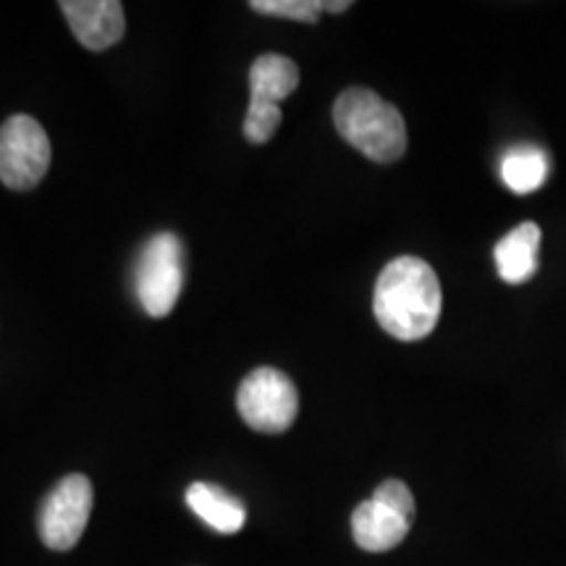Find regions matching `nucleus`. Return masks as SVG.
<instances>
[{
	"mask_svg": "<svg viewBox=\"0 0 566 566\" xmlns=\"http://www.w3.org/2000/svg\"><path fill=\"white\" fill-rule=\"evenodd\" d=\"M441 283L420 258H396L378 275L373 313L380 328L399 342H420L441 317Z\"/></svg>",
	"mask_w": 566,
	"mask_h": 566,
	"instance_id": "nucleus-1",
	"label": "nucleus"
},
{
	"mask_svg": "<svg viewBox=\"0 0 566 566\" xmlns=\"http://www.w3.org/2000/svg\"><path fill=\"white\" fill-rule=\"evenodd\" d=\"M334 124L344 142L375 163H396L407 153L405 118L373 90H344L334 105Z\"/></svg>",
	"mask_w": 566,
	"mask_h": 566,
	"instance_id": "nucleus-2",
	"label": "nucleus"
},
{
	"mask_svg": "<svg viewBox=\"0 0 566 566\" xmlns=\"http://www.w3.org/2000/svg\"><path fill=\"white\" fill-rule=\"evenodd\" d=\"M184 289V244L176 233L163 231L139 252L134 268V292L150 317H166Z\"/></svg>",
	"mask_w": 566,
	"mask_h": 566,
	"instance_id": "nucleus-3",
	"label": "nucleus"
},
{
	"mask_svg": "<svg viewBox=\"0 0 566 566\" xmlns=\"http://www.w3.org/2000/svg\"><path fill=\"white\" fill-rule=\"evenodd\" d=\"M237 409L258 433H286L300 412V394L286 373L258 367L239 386Z\"/></svg>",
	"mask_w": 566,
	"mask_h": 566,
	"instance_id": "nucleus-4",
	"label": "nucleus"
},
{
	"mask_svg": "<svg viewBox=\"0 0 566 566\" xmlns=\"http://www.w3.org/2000/svg\"><path fill=\"white\" fill-rule=\"evenodd\" d=\"M51 139L32 116L17 113L0 126V181L17 192L34 189L51 168Z\"/></svg>",
	"mask_w": 566,
	"mask_h": 566,
	"instance_id": "nucleus-5",
	"label": "nucleus"
},
{
	"mask_svg": "<svg viewBox=\"0 0 566 566\" xmlns=\"http://www.w3.org/2000/svg\"><path fill=\"white\" fill-rule=\"evenodd\" d=\"M92 501H95V493H92L90 478H63L40 506L38 530L42 543L53 551L74 548L82 541L84 527L90 522Z\"/></svg>",
	"mask_w": 566,
	"mask_h": 566,
	"instance_id": "nucleus-6",
	"label": "nucleus"
},
{
	"mask_svg": "<svg viewBox=\"0 0 566 566\" xmlns=\"http://www.w3.org/2000/svg\"><path fill=\"white\" fill-rule=\"evenodd\" d=\"M71 34L92 53H103L122 42L126 32L124 6L116 0H61Z\"/></svg>",
	"mask_w": 566,
	"mask_h": 566,
	"instance_id": "nucleus-7",
	"label": "nucleus"
},
{
	"mask_svg": "<svg viewBox=\"0 0 566 566\" xmlns=\"http://www.w3.org/2000/svg\"><path fill=\"white\" fill-rule=\"evenodd\" d=\"M412 520L407 514H401L399 509L388 506L380 499H367L354 509L352 514V535L357 541V546L370 554H386L399 546L401 541L409 535Z\"/></svg>",
	"mask_w": 566,
	"mask_h": 566,
	"instance_id": "nucleus-8",
	"label": "nucleus"
},
{
	"mask_svg": "<svg viewBox=\"0 0 566 566\" xmlns=\"http://www.w3.org/2000/svg\"><path fill=\"white\" fill-rule=\"evenodd\" d=\"M537 247H541V229L535 223H522L509 231L499 244H495V271L506 283H525L537 271Z\"/></svg>",
	"mask_w": 566,
	"mask_h": 566,
	"instance_id": "nucleus-9",
	"label": "nucleus"
},
{
	"mask_svg": "<svg viewBox=\"0 0 566 566\" xmlns=\"http://www.w3.org/2000/svg\"><path fill=\"white\" fill-rule=\"evenodd\" d=\"M187 504L205 525L216 533L233 535L244 527L247 509L237 495L212 483H192L187 488Z\"/></svg>",
	"mask_w": 566,
	"mask_h": 566,
	"instance_id": "nucleus-10",
	"label": "nucleus"
},
{
	"mask_svg": "<svg viewBox=\"0 0 566 566\" xmlns=\"http://www.w3.org/2000/svg\"><path fill=\"white\" fill-rule=\"evenodd\" d=\"M300 84V66L279 53H265L250 69V105H279Z\"/></svg>",
	"mask_w": 566,
	"mask_h": 566,
	"instance_id": "nucleus-11",
	"label": "nucleus"
},
{
	"mask_svg": "<svg viewBox=\"0 0 566 566\" xmlns=\"http://www.w3.org/2000/svg\"><path fill=\"white\" fill-rule=\"evenodd\" d=\"M499 171L514 195H533L548 179V155L535 145H516L504 153Z\"/></svg>",
	"mask_w": 566,
	"mask_h": 566,
	"instance_id": "nucleus-12",
	"label": "nucleus"
},
{
	"mask_svg": "<svg viewBox=\"0 0 566 566\" xmlns=\"http://www.w3.org/2000/svg\"><path fill=\"white\" fill-rule=\"evenodd\" d=\"M252 11L263 13V17H279L304 21V24H315L325 11L323 0H252Z\"/></svg>",
	"mask_w": 566,
	"mask_h": 566,
	"instance_id": "nucleus-13",
	"label": "nucleus"
},
{
	"mask_svg": "<svg viewBox=\"0 0 566 566\" xmlns=\"http://www.w3.org/2000/svg\"><path fill=\"white\" fill-rule=\"evenodd\" d=\"M281 108L279 105H250L244 116V137L252 145H265L271 142V137L275 134V129L281 126Z\"/></svg>",
	"mask_w": 566,
	"mask_h": 566,
	"instance_id": "nucleus-14",
	"label": "nucleus"
},
{
	"mask_svg": "<svg viewBox=\"0 0 566 566\" xmlns=\"http://www.w3.org/2000/svg\"><path fill=\"white\" fill-rule=\"evenodd\" d=\"M373 495L375 499L386 501L388 506L399 509V512L407 514L409 520H415V495L405 483H401V480H386V483L375 488Z\"/></svg>",
	"mask_w": 566,
	"mask_h": 566,
	"instance_id": "nucleus-15",
	"label": "nucleus"
},
{
	"mask_svg": "<svg viewBox=\"0 0 566 566\" xmlns=\"http://www.w3.org/2000/svg\"><path fill=\"white\" fill-rule=\"evenodd\" d=\"M346 9H352L349 0H336V3L334 0H325V11L328 13H344Z\"/></svg>",
	"mask_w": 566,
	"mask_h": 566,
	"instance_id": "nucleus-16",
	"label": "nucleus"
}]
</instances>
